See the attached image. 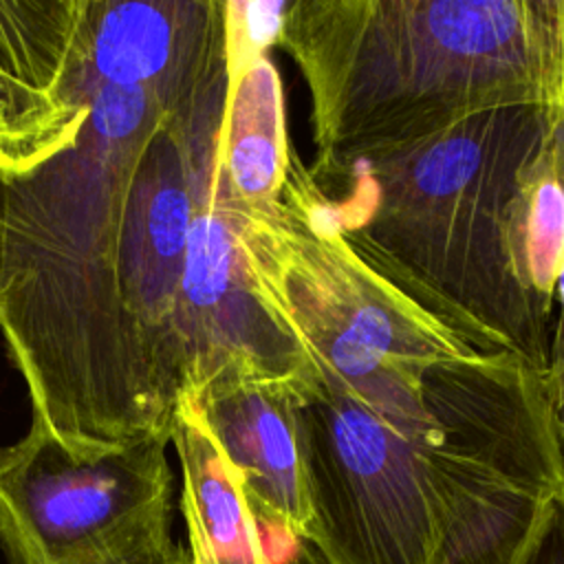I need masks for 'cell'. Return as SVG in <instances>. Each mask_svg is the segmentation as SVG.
<instances>
[{"label": "cell", "mask_w": 564, "mask_h": 564, "mask_svg": "<svg viewBox=\"0 0 564 564\" xmlns=\"http://www.w3.org/2000/svg\"><path fill=\"white\" fill-rule=\"evenodd\" d=\"M311 540L330 564H438L529 500L564 491L560 416L520 352L423 375L291 386Z\"/></svg>", "instance_id": "cell-1"}, {"label": "cell", "mask_w": 564, "mask_h": 564, "mask_svg": "<svg viewBox=\"0 0 564 564\" xmlns=\"http://www.w3.org/2000/svg\"><path fill=\"white\" fill-rule=\"evenodd\" d=\"M172 115L143 90L104 88L75 134L7 178L0 335L31 419L68 449L163 436L119 297V234L137 165Z\"/></svg>", "instance_id": "cell-2"}, {"label": "cell", "mask_w": 564, "mask_h": 564, "mask_svg": "<svg viewBox=\"0 0 564 564\" xmlns=\"http://www.w3.org/2000/svg\"><path fill=\"white\" fill-rule=\"evenodd\" d=\"M275 44L311 95L317 181L487 110L564 108V0H295Z\"/></svg>", "instance_id": "cell-3"}, {"label": "cell", "mask_w": 564, "mask_h": 564, "mask_svg": "<svg viewBox=\"0 0 564 564\" xmlns=\"http://www.w3.org/2000/svg\"><path fill=\"white\" fill-rule=\"evenodd\" d=\"M557 110L496 108L355 161L341 227L412 284L549 372L546 313L518 280L511 227Z\"/></svg>", "instance_id": "cell-4"}, {"label": "cell", "mask_w": 564, "mask_h": 564, "mask_svg": "<svg viewBox=\"0 0 564 564\" xmlns=\"http://www.w3.org/2000/svg\"><path fill=\"white\" fill-rule=\"evenodd\" d=\"M234 200L262 300L311 368L355 383L518 352L352 238L295 152L280 198Z\"/></svg>", "instance_id": "cell-5"}, {"label": "cell", "mask_w": 564, "mask_h": 564, "mask_svg": "<svg viewBox=\"0 0 564 564\" xmlns=\"http://www.w3.org/2000/svg\"><path fill=\"white\" fill-rule=\"evenodd\" d=\"M170 441L68 449L37 419L0 447V544L9 564H181Z\"/></svg>", "instance_id": "cell-6"}, {"label": "cell", "mask_w": 564, "mask_h": 564, "mask_svg": "<svg viewBox=\"0 0 564 564\" xmlns=\"http://www.w3.org/2000/svg\"><path fill=\"white\" fill-rule=\"evenodd\" d=\"M227 79L150 139L119 234V297L148 394L172 430L181 399L172 328L192 223L214 165Z\"/></svg>", "instance_id": "cell-7"}, {"label": "cell", "mask_w": 564, "mask_h": 564, "mask_svg": "<svg viewBox=\"0 0 564 564\" xmlns=\"http://www.w3.org/2000/svg\"><path fill=\"white\" fill-rule=\"evenodd\" d=\"M172 352L181 397L216 377L293 381L315 370L262 300L216 156L189 231Z\"/></svg>", "instance_id": "cell-8"}, {"label": "cell", "mask_w": 564, "mask_h": 564, "mask_svg": "<svg viewBox=\"0 0 564 564\" xmlns=\"http://www.w3.org/2000/svg\"><path fill=\"white\" fill-rule=\"evenodd\" d=\"M225 79V2L75 0L55 104L77 117L104 88L143 90L183 115Z\"/></svg>", "instance_id": "cell-9"}, {"label": "cell", "mask_w": 564, "mask_h": 564, "mask_svg": "<svg viewBox=\"0 0 564 564\" xmlns=\"http://www.w3.org/2000/svg\"><path fill=\"white\" fill-rule=\"evenodd\" d=\"M295 381V379H293ZM291 381L216 377L187 397L262 529L306 538L311 502Z\"/></svg>", "instance_id": "cell-10"}, {"label": "cell", "mask_w": 564, "mask_h": 564, "mask_svg": "<svg viewBox=\"0 0 564 564\" xmlns=\"http://www.w3.org/2000/svg\"><path fill=\"white\" fill-rule=\"evenodd\" d=\"M62 55L53 0H0V172L9 178L59 150L86 112L53 101Z\"/></svg>", "instance_id": "cell-11"}, {"label": "cell", "mask_w": 564, "mask_h": 564, "mask_svg": "<svg viewBox=\"0 0 564 564\" xmlns=\"http://www.w3.org/2000/svg\"><path fill=\"white\" fill-rule=\"evenodd\" d=\"M227 95L216 143V167L234 198L264 205L280 198L293 148L284 95L267 51L225 26Z\"/></svg>", "instance_id": "cell-12"}, {"label": "cell", "mask_w": 564, "mask_h": 564, "mask_svg": "<svg viewBox=\"0 0 564 564\" xmlns=\"http://www.w3.org/2000/svg\"><path fill=\"white\" fill-rule=\"evenodd\" d=\"M170 443L181 465V513L189 562L275 564L260 522L187 397L176 403Z\"/></svg>", "instance_id": "cell-13"}, {"label": "cell", "mask_w": 564, "mask_h": 564, "mask_svg": "<svg viewBox=\"0 0 564 564\" xmlns=\"http://www.w3.org/2000/svg\"><path fill=\"white\" fill-rule=\"evenodd\" d=\"M511 249L520 284L549 313L564 273V181L555 165L551 137L520 192Z\"/></svg>", "instance_id": "cell-14"}, {"label": "cell", "mask_w": 564, "mask_h": 564, "mask_svg": "<svg viewBox=\"0 0 564 564\" xmlns=\"http://www.w3.org/2000/svg\"><path fill=\"white\" fill-rule=\"evenodd\" d=\"M511 564H564V494L542 509Z\"/></svg>", "instance_id": "cell-15"}, {"label": "cell", "mask_w": 564, "mask_h": 564, "mask_svg": "<svg viewBox=\"0 0 564 564\" xmlns=\"http://www.w3.org/2000/svg\"><path fill=\"white\" fill-rule=\"evenodd\" d=\"M275 564H330L326 555L306 538L286 542V555Z\"/></svg>", "instance_id": "cell-16"}, {"label": "cell", "mask_w": 564, "mask_h": 564, "mask_svg": "<svg viewBox=\"0 0 564 564\" xmlns=\"http://www.w3.org/2000/svg\"><path fill=\"white\" fill-rule=\"evenodd\" d=\"M4 205H7V176L0 172V260H2V234H4Z\"/></svg>", "instance_id": "cell-17"}, {"label": "cell", "mask_w": 564, "mask_h": 564, "mask_svg": "<svg viewBox=\"0 0 564 564\" xmlns=\"http://www.w3.org/2000/svg\"><path fill=\"white\" fill-rule=\"evenodd\" d=\"M557 416H560V430H562V447H564V392L557 403Z\"/></svg>", "instance_id": "cell-18"}, {"label": "cell", "mask_w": 564, "mask_h": 564, "mask_svg": "<svg viewBox=\"0 0 564 564\" xmlns=\"http://www.w3.org/2000/svg\"><path fill=\"white\" fill-rule=\"evenodd\" d=\"M187 564H192V562H187Z\"/></svg>", "instance_id": "cell-19"}]
</instances>
